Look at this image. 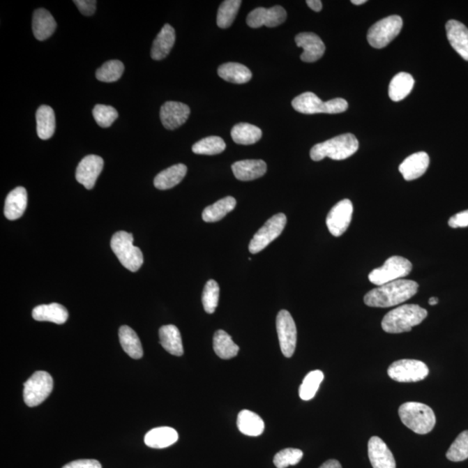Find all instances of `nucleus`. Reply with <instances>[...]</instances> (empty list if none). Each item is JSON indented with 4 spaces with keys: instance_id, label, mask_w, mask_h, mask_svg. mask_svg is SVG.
Segmentation results:
<instances>
[{
    "instance_id": "nucleus-17",
    "label": "nucleus",
    "mask_w": 468,
    "mask_h": 468,
    "mask_svg": "<svg viewBox=\"0 0 468 468\" xmlns=\"http://www.w3.org/2000/svg\"><path fill=\"white\" fill-rule=\"evenodd\" d=\"M295 42L299 48L303 50V52L300 56L303 62H316L324 54L325 45L322 39L312 32H302L296 35Z\"/></svg>"
},
{
    "instance_id": "nucleus-44",
    "label": "nucleus",
    "mask_w": 468,
    "mask_h": 468,
    "mask_svg": "<svg viewBox=\"0 0 468 468\" xmlns=\"http://www.w3.org/2000/svg\"><path fill=\"white\" fill-rule=\"evenodd\" d=\"M93 116L100 127L109 128L117 119L118 112L112 106L98 105L93 109Z\"/></svg>"
},
{
    "instance_id": "nucleus-32",
    "label": "nucleus",
    "mask_w": 468,
    "mask_h": 468,
    "mask_svg": "<svg viewBox=\"0 0 468 468\" xmlns=\"http://www.w3.org/2000/svg\"><path fill=\"white\" fill-rule=\"evenodd\" d=\"M414 80L410 74L400 73L395 75L389 84L388 96L394 102L402 101L412 91Z\"/></svg>"
},
{
    "instance_id": "nucleus-36",
    "label": "nucleus",
    "mask_w": 468,
    "mask_h": 468,
    "mask_svg": "<svg viewBox=\"0 0 468 468\" xmlns=\"http://www.w3.org/2000/svg\"><path fill=\"white\" fill-rule=\"evenodd\" d=\"M236 203V199L231 196L220 199L214 204L206 207L202 213L203 220L206 222H216L222 220L228 213L235 209Z\"/></svg>"
},
{
    "instance_id": "nucleus-10",
    "label": "nucleus",
    "mask_w": 468,
    "mask_h": 468,
    "mask_svg": "<svg viewBox=\"0 0 468 468\" xmlns=\"http://www.w3.org/2000/svg\"><path fill=\"white\" fill-rule=\"evenodd\" d=\"M430 374L428 367L421 361L402 359L393 363L388 369V377L399 382L423 381Z\"/></svg>"
},
{
    "instance_id": "nucleus-25",
    "label": "nucleus",
    "mask_w": 468,
    "mask_h": 468,
    "mask_svg": "<svg viewBox=\"0 0 468 468\" xmlns=\"http://www.w3.org/2000/svg\"><path fill=\"white\" fill-rule=\"evenodd\" d=\"M56 28V20L47 10L40 8L35 10L32 20V30L38 40L44 41L48 39L54 33Z\"/></svg>"
},
{
    "instance_id": "nucleus-33",
    "label": "nucleus",
    "mask_w": 468,
    "mask_h": 468,
    "mask_svg": "<svg viewBox=\"0 0 468 468\" xmlns=\"http://www.w3.org/2000/svg\"><path fill=\"white\" fill-rule=\"evenodd\" d=\"M119 340L121 347L133 359H140L144 356L140 339L133 329L123 325L119 330Z\"/></svg>"
},
{
    "instance_id": "nucleus-4",
    "label": "nucleus",
    "mask_w": 468,
    "mask_h": 468,
    "mask_svg": "<svg viewBox=\"0 0 468 468\" xmlns=\"http://www.w3.org/2000/svg\"><path fill=\"white\" fill-rule=\"evenodd\" d=\"M399 416L406 427L418 435L430 433L437 423L433 409L420 402L405 403L400 407Z\"/></svg>"
},
{
    "instance_id": "nucleus-7",
    "label": "nucleus",
    "mask_w": 468,
    "mask_h": 468,
    "mask_svg": "<svg viewBox=\"0 0 468 468\" xmlns=\"http://www.w3.org/2000/svg\"><path fill=\"white\" fill-rule=\"evenodd\" d=\"M412 271V264L409 259L400 256H393L386 260L384 266L373 270L369 275L371 283L380 285L402 280Z\"/></svg>"
},
{
    "instance_id": "nucleus-16",
    "label": "nucleus",
    "mask_w": 468,
    "mask_h": 468,
    "mask_svg": "<svg viewBox=\"0 0 468 468\" xmlns=\"http://www.w3.org/2000/svg\"><path fill=\"white\" fill-rule=\"evenodd\" d=\"M190 112V108L185 103L167 102L160 108V121L167 130H174L187 121Z\"/></svg>"
},
{
    "instance_id": "nucleus-47",
    "label": "nucleus",
    "mask_w": 468,
    "mask_h": 468,
    "mask_svg": "<svg viewBox=\"0 0 468 468\" xmlns=\"http://www.w3.org/2000/svg\"><path fill=\"white\" fill-rule=\"evenodd\" d=\"M63 468H102V465L96 460H78L66 464Z\"/></svg>"
},
{
    "instance_id": "nucleus-23",
    "label": "nucleus",
    "mask_w": 468,
    "mask_h": 468,
    "mask_svg": "<svg viewBox=\"0 0 468 468\" xmlns=\"http://www.w3.org/2000/svg\"><path fill=\"white\" fill-rule=\"evenodd\" d=\"M32 317L39 322H52L63 324L66 322L69 313L66 307L59 303H52L35 307L32 310Z\"/></svg>"
},
{
    "instance_id": "nucleus-31",
    "label": "nucleus",
    "mask_w": 468,
    "mask_h": 468,
    "mask_svg": "<svg viewBox=\"0 0 468 468\" xmlns=\"http://www.w3.org/2000/svg\"><path fill=\"white\" fill-rule=\"evenodd\" d=\"M239 430L248 437H259L264 430L262 418L250 410H242L237 419Z\"/></svg>"
},
{
    "instance_id": "nucleus-6",
    "label": "nucleus",
    "mask_w": 468,
    "mask_h": 468,
    "mask_svg": "<svg viewBox=\"0 0 468 468\" xmlns=\"http://www.w3.org/2000/svg\"><path fill=\"white\" fill-rule=\"evenodd\" d=\"M112 251L126 269L137 271L144 264V255L140 248L134 246V237L127 232H117L110 241Z\"/></svg>"
},
{
    "instance_id": "nucleus-48",
    "label": "nucleus",
    "mask_w": 468,
    "mask_h": 468,
    "mask_svg": "<svg viewBox=\"0 0 468 468\" xmlns=\"http://www.w3.org/2000/svg\"><path fill=\"white\" fill-rule=\"evenodd\" d=\"M306 3L310 9L317 13L320 12L323 8V3L320 0H307Z\"/></svg>"
},
{
    "instance_id": "nucleus-13",
    "label": "nucleus",
    "mask_w": 468,
    "mask_h": 468,
    "mask_svg": "<svg viewBox=\"0 0 468 468\" xmlns=\"http://www.w3.org/2000/svg\"><path fill=\"white\" fill-rule=\"evenodd\" d=\"M353 210L352 202L348 199H342L332 207L327 216L326 225L335 237H339L347 231L352 222Z\"/></svg>"
},
{
    "instance_id": "nucleus-22",
    "label": "nucleus",
    "mask_w": 468,
    "mask_h": 468,
    "mask_svg": "<svg viewBox=\"0 0 468 468\" xmlns=\"http://www.w3.org/2000/svg\"><path fill=\"white\" fill-rule=\"evenodd\" d=\"M27 206V189L23 187H17L7 195L3 213H5L7 219L15 220L22 217Z\"/></svg>"
},
{
    "instance_id": "nucleus-19",
    "label": "nucleus",
    "mask_w": 468,
    "mask_h": 468,
    "mask_svg": "<svg viewBox=\"0 0 468 468\" xmlns=\"http://www.w3.org/2000/svg\"><path fill=\"white\" fill-rule=\"evenodd\" d=\"M430 162V156L426 152L414 153L403 160L399 171L406 181L416 180L426 173Z\"/></svg>"
},
{
    "instance_id": "nucleus-2",
    "label": "nucleus",
    "mask_w": 468,
    "mask_h": 468,
    "mask_svg": "<svg viewBox=\"0 0 468 468\" xmlns=\"http://www.w3.org/2000/svg\"><path fill=\"white\" fill-rule=\"evenodd\" d=\"M428 316L427 310L417 305H405L391 310L382 321V328L387 333L408 332L420 324Z\"/></svg>"
},
{
    "instance_id": "nucleus-24",
    "label": "nucleus",
    "mask_w": 468,
    "mask_h": 468,
    "mask_svg": "<svg viewBox=\"0 0 468 468\" xmlns=\"http://www.w3.org/2000/svg\"><path fill=\"white\" fill-rule=\"evenodd\" d=\"M174 42H176V31L170 24H167L153 43L151 58L156 61L166 59L172 50Z\"/></svg>"
},
{
    "instance_id": "nucleus-29",
    "label": "nucleus",
    "mask_w": 468,
    "mask_h": 468,
    "mask_svg": "<svg viewBox=\"0 0 468 468\" xmlns=\"http://www.w3.org/2000/svg\"><path fill=\"white\" fill-rule=\"evenodd\" d=\"M218 75L223 80L237 84L248 83L252 77V71L248 67L238 63L221 64Z\"/></svg>"
},
{
    "instance_id": "nucleus-1",
    "label": "nucleus",
    "mask_w": 468,
    "mask_h": 468,
    "mask_svg": "<svg viewBox=\"0 0 468 468\" xmlns=\"http://www.w3.org/2000/svg\"><path fill=\"white\" fill-rule=\"evenodd\" d=\"M419 285L416 281L398 280L380 285L368 292L364 303L370 307L388 308L405 303L418 292Z\"/></svg>"
},
{
    "instance_id": "nucleus-5",
    "label": "nucleus",
    "mask_w": 468,
    "mask_h": 468,
    "mask_svg": "<svg viewBox=\"0 0 468 468\" xmlns=\"http://www.w3.org/2000/svg\"><path fill=\"white\" fill-rule=\"evenodd\" d=\"M293 109L305 115L314 114H339L348 110V103L342 98H335L323 102L312 92H305L292 100Z\"/></svg>"
},
{
    "instance_id": "nucleus-11",
    "label": "nucleus",
    "mask_w": 468,
    "mask_h": 468,
    "mask_svg": "<svg viewBox=\"0 0 468 468\" xmlns=\"http://www.w3.org/2000/svg\"><path fill=\"white\" fill-rule=\"evenodd\" d=\"M287 216L284 213H278L268 220L250 242V252L256 255L267 248L282 234L287 225Z\"/></svg>"
},
{
    "instance_id": "nucleus-41",
    "label": "nucleus",
    "mask_w": 468,
    "mask_h": 468,
    "mask_svg": "<svg viewBox=\"0 0 468 468\" xmlns=\"http://www.w3.org/2000/svg\"><path fill=\"white\" fill-rule=\"evenodd\" d=\"M446 456L453 462H463L468 459V430L463 431L457 437Z\"/></svg>"
},
{
    "instance_id": "nucleus-49",
    "label": "nucleus",
    "mask_w": 468,
    "mask_h": 468,
    "mask_svg": "<svg viewBox=\"0 0 468 468\" xmlns=\"http://www.w3.org/2000/svg\"><path fill=\"white\" fill-rule=\"evenodd\" d=\"M319 468H342L340 462L337 460H329L324 462Z\"/></svg>"
},
{
    "instance_id": "nucleus-37",
    "label": "nucleus",
    "mask_w": 468,
    "mask_h": 468,
    "mask_svg": "<svg viewBox=\"0 0 468 468\" xmlns=\"http://www.w3.org/2000/svg\"><path fill=\"white\" fill-rule=\"evenodd\" d=\"M324 375L321 370L310 371L303 378L299 387V396L303 401H310L316 395L321 382L324 381Z\"/></svg>"
},
{
    "instance_id": "nucleus-26",
    "label": "nucleus",
    "mask_w": 468,
    "mask_h": 468,
    "mask_svg": "<svg viewBox=\"0 0 468 468\" xmlns=\"http://www.w3.org/2000/svg\"><path fill=\"white\" fill-rule=\"evenodd\" d=\"M179 439L176 430L169 427L153 428L144 437L145 444L152 448H166L172 446Z\"/></svg>"
},
{
    "instance_id": "nucleus-8",
    "label": "nucleus",
    "mask_w": 468,
    "mask_h": 468,
    "mask_svg": "<svg viewBox=\"0 0 468 468\" xmlns=\"http://www.w3.org/2000/svg\"><path fill=\"white\" fill-rule=\"evenodd\" d=\"M53 391V379L48 372L37 371L24 384V401L30 408L40 405Z\"/></svg>"
},
{
    "instance_id": "nucleus-28",
    "label": "nucleus",
    "mask_w": 468,
    "mask_h": 468,
    "mask_svg": "<svg viewBox=\"0 0 468 468\" xmlns=\"http://www.w3.org/2000/svg\"><path fill=\"white\" fill-rule=\"evenodd\" d=\"M187 172L188 167L184 164H176L157 174L153 185L159 190H167L180 183Z\"/></svg>"
},
{
    "instance_id": "nucleus-12",
    "label": "nucleus",
    "mask_w": 468,
    "mask_h": 468,
    "mask_svg": "<svg viewBox=\"0 0 468 468\" xmlns=\"http://www.w3.org/2000/svg\"><path fill=\"white\" fill-rule=\"evenodd\" d=\"M277 332L282 353L285 357H292L296 345V327L291 313L282 310L277 316Z\"/></svg>"
},
{
    "instance_id": "nucleus-51",
    "label": "nucleus",
    "mask_w": 468,
    "mask_h": 468,
    "mask_svg": "<svg viewBox=\"0 0 468 468\" xmlns=\"http://www.w3.org/2000/svg\"><path fill=\"white\" fill-rule=\"evenodd\" d=\"M438 302H439L438 299H437V298H435V296H433V298H431V299H430V305H437Z\"/></svg>"
},
{
    "instance_id": "nucleus-30",
    "label": "nucleus",
    "mask_w": 468,
    "mask_h": 468,
    "mask_svg": "<svg viewBox=\"0 0 468 468\" xmlns=\"http://www.w3.org/2000/svg\"><path fill=\"white\" fill-rule=\"evenodd\" d=\"M37 119V133L42 140H48L54 135L56 117L54 110L47 105L39 107L36 114Z\"/></svg>"
},
{
    "instance_id": "nucleus-35",
    "label": "nucleus",
    "mask_w": 468,
    "mask_h": 468,
    "mask_svg": "<svg viewBox=\"0 0 468 468\" xmlns=\"http://www.w3.org/2000/svg\"><path fill=\"white\" fill-rule=\"evenodd\" d=\"M231 135L235 144L252 145L262 139V130L255 125L243 123L235 125Z\"/></svg>"
},
{
    "instance_id": "nucleus-45",
    "label": "nucleus",
    "mask_w": 468,
    "mask_h": 468,
    "mask_svg": "<svg viewBox=\"0 0 468 468\" xmlns=\"http://www.w3.org/2000/svg\"><path fill=\"white\" fill-rule=\"evenodd\" d=\"M74 3H76L78 10L85 16H91L96 13V0H75Z\"/></svg>"
},
{
    "instance_id": "nucleus-34",
    "label": "nucleus",
    "mask_w": 468,
    "mask_h": 468,
    "mask_svg": "<svg viewBox=\"0 0 468 468\" xmlns=\"http://www.w3.org/2000/svg\"><path fill=\"white\" fill-rule=\"evenodd\" d=\"M213 349L220 358L227 360L234 358L238 355L239 347L229 334L225 331L219 330L214 334Z\"/></svg>"
},
{
    "instance_id": "nucleus-40",
    "label": "nucleus",
    "mask_w": 468,
    "mask_h": 468,
    "mask_svg": "<svg viewBox=\"0 0 468 468\" xmlns=\"http://www.w3.org/2000/svg\"><path fill=\"white\" fill-rule=\"evenodd\" d=\"M124 71L123 63L119 60H110L103 63L96 70V77L98 80L105 83H114L120 80Z\"/></svg>"
},
{
    "instance_id": "nucleus-14",
    "label": "nucleus",
    "mask_w": 468,
    "mask_h": 468,
    "mask_svg": "<svg viewBox=\"0 0 468 468\" xmlns=\"http://www.w3.org/2000/svg\"><path fill=\"white\" fill-rule=\"evenodd\" d=\"M287 17V12L280 6H273L269 9L259 7L248 14L246 23L252 28H259L263 26L276 27L283 24Z\"/></svg>"
},
{
    "instance_id": "nucleus-39",
    "label": "nucleus",
    "mask_w": 468,
    "mask_h": 468,
    "mask_svg": "<svg viewBox=\"0 0 468 468\" xmlns=\"http://www.w3.org/2000/svg\"><path fill=\"white\" fill-rule=\"evenodd\" d=\"M226 149V142L219 137H209L196 142L192 150L197 155L216 156Z\"/></svg>"
},
{
    "instance_id": "nucleus-20",
    "label": "nucleus",
    "mask_w": 468,
    "mask_h": 468,
    "mask_svg": "<svg viewBox=\"0 0 468 468\" xmlns=\"http://www.w3.org/2000/svg\"><path fill=\"white\" fill-rule=\"evenodd\" d=\"M446 31L450 45L464 60L468 61V29L465 24L449 20L446 24Z\"/></svg>"
},
{
    "instance_id": "nucleus-21",
    "label": "nucleus",
    "mask_w": 468,
    "mask_h": 468,
    "mask_svg": "<svg viewBox=\"0 0 468 468\" xmlns=\"http://www.w3.org/2000/svg\"><path fill=\"white\" fill-rule=\"evenodd\" d=\"M232 169L238 180L248 181L264 176L267 166L262 160H245L234 163Z\"/></svg>"
},
{
    "instance_id": "nucleus-46",
    "label": "nucleus",
    "mask_w": 468,
    "mask_h": 468,
    "mask_svg": "<svg viewBox=\"0 0 468 468\" xmlns=\"http://www.w3.org/2000/svg\"><path fill=\"white\" fill-rule=\"evenodd\" d=\"M448 225L452 228L468 227V210L462 211L450 218Z\"/></svg>"
},
{
    "instance_id": "nucleus-18",
    "label": "nucleus",
    "mask_w": 468,
    "mask_h": 468,
    "mask_svg": "<svg viewBox=\"0 0 468 468\" xmlns=\"http://www.w3.org/2000/svg\"><path fill=\"white\" fill-rule=\"evenodd\" d=\"M368 453L373 468H396L394 455L381 438H370L368 444Z\"/></svg>"
},
{
    "instance_id": "nucleus-38",
    "label": "nucleus",
    "mask_w": 468,
    "mask_h": 468,
    "mask_svg": "<svg viewBox=\"0 0 468 468\" xmlns=\"http://www.w3.org/2000/svg\"><path fill=\"white\" fill-rule=\"evenodd\" d=\"M242 2L241 0H226L221 3L217 14V26L227 29L234 23Z\"/></svg>"
},
{
    "instance_id": "nucleus-9",
    "label": "nucleus",
    "mask_w": 468,
    "mask_h": 468,
    "mask_svg": "<svg viewBox=\"0 0 468 468\" xmlns=\"http://www.w3.org/2000/svg\"><path fill=\"white\" fill-rule=\"evenodd\" d=\"M402 17L398 15L384 17L373 24L368 31V42L372 47L382 49L398 37L402 28Z\"/></svg>"
},
{
    "instance_id": "nucleus-27",
    "label": "nucleus",
    "mask_w": 468,
    "mask_h": 468,
    "mask_svg": "<svg viewBox=\"0 0 468 468\" xmlns=\"http://www.w3.org/2000/svg\"><path fill=\"white\" fill-rule=\"evenodd\" d=\"M160 342L163 347L171 355L181 356L184 349L180 331L176 325H164L159 330Z\"/></svg>"
},
{
    "instance_id": "nucleus-43",
    "label": "nucleus",
    "mask_w": 468,
    "mask_h": 468,
    "mask_svg": "<svg viewBox=\"0 0 468 468\" xmlns=\"http://www.w3.org/2000/svg\"><path fill=\"white\" fill-rule=\"evenodd\" d=\"M303 456L302 450L296 448H285L274 456L273 463L277 468H287L295 466L300 462Z\"/></svg>"
},
{
    "instance_id": "nucleus-3",
    "label": "nucleus",
    "mask_w": 468,
    "mask_h": 468,
    "mask_svg": "<svg viewBox=\"0 0 468 468\" xmlns=\"http://www.w3.org/2000/svg\"><path fill=\"white\" fill-rule=\"evenodd\" d=\"M359 142L355 135L344 134L330 140L321 142L310 150V158L319 162L329 157L332 160H342L349 158L358 149Z\"/></svg>"
},
{
    "instance_id": "nucleus-42",
    "label": "nucleus",
    "mask_w": 468,
    "mask_h": 468,
    "mask_svg": "<svg viewBox=\"0 0 468 468\" xmlns=\"http://www.w3.org/2000/svg\"><path fill=\"white\" fill-rule=\"evenodd\" d=\"M220 287L216 280H209L205 285L202 293V303L205 312L213 314L219 303Z\"/></svg>"
},
{
    "instance_id": "nucleus-15",
    "label": "nucleus",
    "mask_w": 468,
    "mask_h": 468,
    "mask_svg": "<svg viewBox=\"0 0 468 468\" xmlns=\"http://www.w3.org/2000/svg\"><path fill=\"white\" fill-rule=\"evenodd\" d=\"M103 169V160L98 156H85L78 164L76 179L84 188L91 190L95 187L96 181Z\"/></svg>"
},
{
    "instance_id": "nucleus-50",
    "label": "nucleus",
    "mask_w": 468,
    "mask_h": 468,
    "mask_svg": "<svg viewBox=\"0 0 468 468\" xmlns=\"http://www.w3.org/2000/svg\"><path fill=\"white\" fill-rule=\"evenodd\" d=\"M367 1L366 0H352V3H354V5L356 6H360L363 5V3H365Z\"/></svg>"
}]
</instances>
